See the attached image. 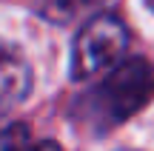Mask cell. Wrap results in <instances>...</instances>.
<instances>
[{
  "label": "cell",
  "instance_id": "cell-1",
  "mask_svg": "<svg viewBox=\"0 0 154 151\" xmlns=\"http://www.w3.org/2000/svg\"><path fill=\"white\" fill-rule=\"evenodd\" d=\"M154 97V68L143 57H131L109 68L103 80L77 103L74 120L94 134L117 128L149 106Z\"/></svg>",
  "mask_w": 154,
  "mask_h": 151
},
{
  "label": "cell",
  "instance_id": "cell-2",
  "mask_svg": "<svg viewBox=\"0 0 154 151\" xmlns=\"http://www.w3.org/2000/svg\"><path fill=\"white\" fill-rule=\"evenodd\" d=\"M128 46V29L117 14H100L83 26L72 51V77L88 80L117 66Z\"/></svg>",
  "mask_w": 154,
  "mask_h": 151
},
{
  "label": "cell",
  "instance_id": "cell-3",
  "mask_svg": "<svg viewBox=\"0 0 154 151\" xmlns=\"http://www.w3.org/2000/svg\"><path fill=\"white\" fill-rule=\"evenodd\" d=\"M32 91V68L9 46H0V117L14 111Z\"/></svg>",
  "mask_w": 154,
  "mask_h": 151
},
{
  "label": "cell",
  "instance_id": "cell-4",
  "mask_svg": "<svg viewBox=\"0 0 154 151\" xmlns=\"http://www.w3.org/2000/svg\"><path fill=\"white\" fill-rule=\"evenodd\" d=\"M29 143H32L29 125H23V123H14L0 131V151H26Z\"/></svg>",
  "mask_w": 154,
  "mask_h": 151
},
{
  "label": "cell",
  "instance_id": "cell-5",
  "mask_svg": "<svg viewBox=\"0 0 154 151\" xmlns=\"http://www.w3.org/2000/svg\"><path fill=\"white\" fill-rule=\"evenodd\" d=\"M26 151H63L57 143H51V140H40V143H29Z\"/></svg>",
  "mask_w": 154,
  "mask_h": 151
},
{
  "label": "cell",
  "instance_id": "cell-6",
  "mask_svg": "<svg viewBox=\"0 0 154 151\" xmlns=\"http://www.w3.org/2000/svg\"><path fill=\"white\" fill-rule=\"evenodd\" d=\"M149 6H151V9H154V0H149Z\"/></svg>",
  "mask_w": 154,
  "mask_h": 151
},
{
  "label": "cell",
  "instance_id": "cell-7",
  "mask_svg": "<svg viewBox=\"0 0 154 151\" xmlns=\"http://www.w3.org/2000/svg\"><path fill=\"white\" fill-rule=\"evenodd\" d=\"M126 151H131V148H126Z\"/></svg>",
  "mask_w": 154,
  "mask_h": 151
}]
</instances>
